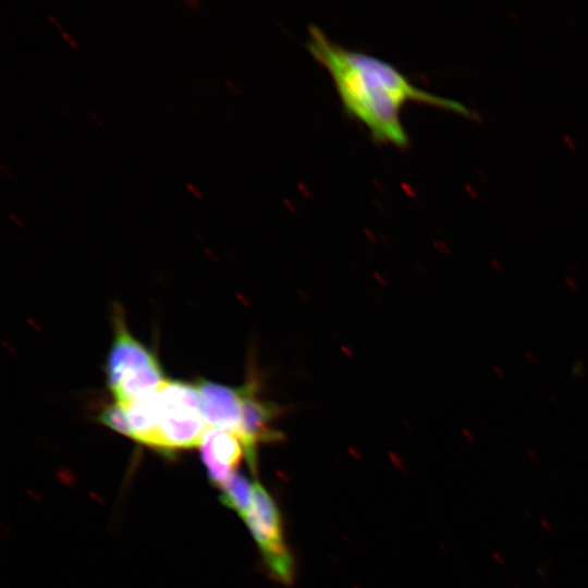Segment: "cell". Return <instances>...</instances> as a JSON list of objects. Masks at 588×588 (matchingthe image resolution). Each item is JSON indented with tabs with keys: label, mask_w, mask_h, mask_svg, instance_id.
Listing matches in <instances>:
<instances>
[{
	"label": "cell",
	"mask_w": 588,
	"mask_h": 588,
	"mask_svg": "<svg viewBox=\"0 0 588 588\" xmlns=\"http://www.w3.org/2000/svg\"><path fill=\"white\" fill-rule=\"evenodd\" d=\"M307 50L330 74L345 112L377 143L407 147L401 113L408 101L474 117L461 102L417 87L390 62L334 42L316 25L308 27Z\"/></svg>",
	"instance_id": "obj_1"
},
{
	"label": "cell",
	"mask_w": 588,
	"mask_h": 588,
	"mask_svg": "<svg viewBox=\"0 0 588 588\" xmlns=\"http://www.w3.org/2000/svg\"><path fill=\"white\" fill-rule=\"evenodd\" d=\"M184 3H185L186 5L192 7V8H194V5H196L197 8L200 7V2L197 1V0H188V1H184Z\"/></svg>",
	"instance_id": "obj_13"
},
{
	"label": "cell",
	"mask_w": 588,
	"mask_h": 588,
	"mask_svg": "<svg viewBox=\"0 0 588 588\" xmlns=\"http://www.w3.org/2000/svg\"><path fill=\"white\" fill-rule=\"evenodd\" d=\"M186 188L196 197V198H201L203 195L200 193V191L192 183L187 182L186 183Z\"/></svg>",
	"instance_id": "obj_12"
},
{
	"label": "cell",
	"mask_w": 588,
	"mask_h": 588,
	"mask_svg": "<svg viewBox=\"0 0 588 588\" xmlns=\"http://www.w3.org/2000/svg\"><path fill=\"white\" fill-rule=\"evenodd\" d=\"M156 391L145 393L122 404L132 429L134 440L154 449L159 448Z\"/></svg>",
	"instance_id": "obj_8"
},
{
	"label": "cell",
	"mask_w": 588,
	"mask_h": 588,
	"mask_svg": "<svg viewBox=\"0 0 588 588\" xmlns=\"http://www.w3.org/2000/svg\"><path fill=\"white\" fill-rule=\"evenodd\" d=\"M89 115L97 121L98 124L102 125V122L100 119H98L97 115H95V113L93 111H89Z\"/></svg>",
	"instance_id": "obj_14"
},
{
	"label": "cell",
	"mask_w": 588,
	"mask_h": 588,
	"mask_svg": "<svg viewBox=\"0 0 588 588\" xmlns=\"http://www.w3.org/2000/svg\"><path fill=\"white\" fill-rule=\"evenodd\" d=\"M220 501L244 517L252 509L254 485L240 471H234L220 488Z\"/></svg>",
	"instance_id": "obj_9"
},
{
	"label": "cell",
	"mask_w": 588,
	"mask_h": 588,
	"mask_svg": "<svg viewBox=\"0 0 588 588\" xmlns=\"http://www.w3.org/2000/svg\"><path fill=\"white\" fill-rule=\"evenodd\" d=\"M97 419L99 422L120 434L133 438L127 415L122 404L114 402L105 406L97 416Z\"/></svg>",
	"instance_id": "obj_10"
},
{
	"label": "cell",
	"mask_w": 588,
	"mask_h": 588,
	"mask_svg": "<svg viewBox=\"0 0 588 588\" xmlns=\"http://www.w3.org/2000/svg\"><path fill=\"white\" fill-rule=\"evenodd\" d=\"M201 415L208 429L237 431L242 416L244 385L229 387L200 379L197 383Z\"/></svg>",
	"instance_id": "obj_7"
},
{
	"label": "cell",
	"mask_w": 588,
	"mask_h": 588,
	"mask_svg": "<svg viewBox=\"0 0 588 588\" xmlns=\"http://www.w3.org/2000/svg\"><path fill=\"white\" fill-rule=\"evenodd\" d=\"M573 375L575 377H583L585 375V364L583 362H577L573 366Z\"/></svg>",
	"instance_id": "obj_11"
},
{
	"label": "cell",
	"mask_w": 588,
	"mask_h": 588,
	"mask_svg": "<svg viewBox=\"0 0 588 588\" xmlns=\"http://www.w3.org/2000/svg\"><path fill=\"white\" fill-rule=\"evenodd\" d=\"M566 282L571 284V286H572L573 290H576V289L574 287V283L571 282L569 278H566Z\"/></svg>",
	"instance_id": "obj_16"
},
{
	"label": "cell",
	"mask_w": 588,
	"mask_h": 588,
	"mask_svg": "<svg viewBox=\"0 0 588 588\" xmlns=\"http://www.w3.org/2000/svg\"><path fill=\"white\" fill-rule=\"evenodd\" d=\"M0 168L5 172L7 175L12 176L11 173L8 170H5L3 164H0Z\"/></svg>",
	"instance_id": "obj_15"
},
{
	"label": "cell",
	"mask_w": 588,
	"mask_h": 588,
	"mask_svg": "<svg viewBox=\"0 0 588 588\" xmlns=\"http://www.w3.org/2000/svg\"><path fill=\"white\" fill-rule=\"evenodd\" d=\"M113 322L106 378L115 402L126 404L157 390L166 379L157 357L128 331L120 310L114 311Z\"/></svg>",
	"instance_id": "obj_2"
},
{
	"label": "cell",
	"mask_w": 588,
	"mask_h": 588,
	"mask_svg": "<svg viewBox=\"0 0 588 588\" xmlns=\"http://www.w3.org/2000/svg\"><path fill=\"white\" fill-rule=\"evenodd\" d=\"M243 385L242 416L236 432L244 443L246 461L249 467L255 469L257 445L275 443L284 437L275 427L283 408L278 403L259 396V381L255 373H252Z\"/></svg>",
	"instance_id": "obj_5"
},
{
	"label": "cell",
	"mask_w": 588,
	"mask_h": 588,
	"mask_svg": "<svg viewBox=\"0 0 588 588\" xmlns=\"http://www.w3.org/2000/svg\"><path fill=\"white\" fill-rule=\"evenodd\" d=\"M159 451L199 446L208 430L196 384L164 380L157 389Z\"/></svg>",
	"instance_id": "obj_3"
},
{
	"label": "cell",
	"mask_w": 588,
	"mask_h": 588,
	"mask_svg": "<svg viewBox=\"0 0 588 588\" xmlns=\"http://www.w3.org/2000/svg\"><path fill=\"white\" fill-rule=\"evenodd\" d=\"M199 449L208 477L218 488L228 481L242 458H246L244 443L237 432L232 430L208 429Z\"/></svg>",
	"instance_id": "obj_6"
},
{
	"label": "cell",
	"mask_w": 588,
	"mask_h": 588,
	"mask_svg": "<svg viewBox=\"0 0 588 588\" xmlns=\"http://www.w3.org/2000/svg\"><path fill=\"white\" fill-rule=\"evenodd\" d=\"M243 519L271 575L283 584H290L294 577V561L283 538L280 512L273 498L259 482L254 485L253 505Z\"/></svg>",
	"instance_id": "obj_4"
}]
</instances>
